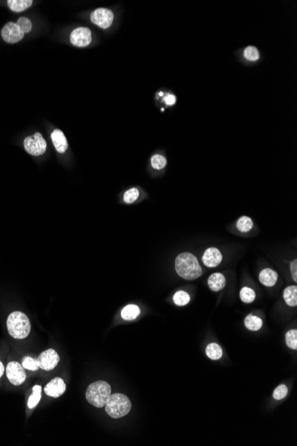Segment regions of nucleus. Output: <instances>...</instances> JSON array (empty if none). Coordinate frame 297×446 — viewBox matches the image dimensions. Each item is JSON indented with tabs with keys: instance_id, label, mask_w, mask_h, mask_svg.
Listing matches in <instances>:
<instances>
[{
	"instance_id": "obj_3",
	"label": "nucleus",
	"mask_w": 297,
	"mask_h": 446,
	"mask_svg": "<svg viewBox=\"0 0 297 446\" xmlns=\"http://www.w3.org/2000/svg\"><path fill=\"white\" fill-rule=\"evenodd\" d=\"M111 395V386L107 382L99 380L92 383L91 385L88 387L86 397L89 404H91L97 408H102L103 406H105L107 401L109 400Z\"/></svg>"
},
{
	"instance_id": "obj_31",
	"label": "nucleus",
	"mask_w": 297,
	"mask_h": 446,
	"mask_svg": "<svg viewBox=\"0 0 297 446\" xmlns=\"http://www.w3.org/2000/svg\"><path fill=\"white\" fill-rule=\"evenodd\" d=\"M287 388L285 385L278 386L273 392V397L276 400H282L287 395Z\"/></svg>"
},
{
	"instance_id": "obj_21",
	"label": "nucleus",
	"mask_w": 297,
	"mask_h": 446,
	"mask_svg": "<svg viewBox=\"0 0 297 446\" xmlns=\"http://www.w3.org/2000/svg\"><path fill=\"white\" fill-rule=\"evenodd\" d=\"M206 355L211 360H219L222 356V350L221 347L215 343H211L206 347Z\"/></svg>"
},
{
	"instance_id": "obj_10",
	"label": "nucleus",
	"mask_w": 297,
	"mask_h": 446,
	"mask_svg": "<svg viewBox=\"0 0 297 446\" xmlns=\"http://www.w3.org/2000/svg\"><path fill=\"white\" fill-rule=\"evenodd\" d=\"M38 362L39 367L44 370H52L57 366L58 362L60 361L57 352L53 349L42 352L38 356Z\"/></svg>"
},
{
	"instance_id": "obj_22",
	"label": "nucleus",
	"mask_w": 297,
	"mask_h": 446,
	"mask_svg": "<svg viewBox=\"0 0 297 446\" xmlns=\"http://www.w3.org/2000/svg\"><path fill=\"white\" fill-rule=\"evenodd\" d=\"M253 221L251 218L247 216H242L237 222V228L242 233H248L253 228Z\"/></svg>"
},
{
	"instance_id": "obj_35",
	"label": "nucleus",
	"mask_w": 297,
	"mask_h": 446,
	"mask_svg": "<svg viewBox=\"0 0 297 446\" xmlns=\"http://www.w3.org/2000/svg\"><path fill=\"white\" fill-rule=\"evenodd\" d=\"M163 96V93H162V92H160V96Z\"/></svg>"
},
{
	"instance_id": "obj_28",
	"label": "nucleus",
	"mask_w": 297,
	"mask_h": 446,
	"mask_svg": "<svg viewBox=\"0 0 297 446\" xmlns=\"http://www.w3.org/2000/svg\"><path fill=\"white\" fill-rule=\"evenodd\" d=\"M286 342L287 347L296 350L297 349V331L296 330H291L289 332H287L286 335Z\"/></svg>"
},
{
	"instance_id": "obj_13",
	"label": "nucleus",
	"mask_w": 297,
	"mask_h": 446,
	"mask_svg": "<svg viewBox=\"0 0 297 446\" xmlns=\"http://www.w3.org/2000/svg\"><path fill=\"white\" fill-rule=\"evenodd\" d=\"M51 138L54 145V148L58 153H63L66 152V150L68 149V142L62 131L59 130H54L51 135Z\"/></svg>"
},
{
	"instance_id": "obj_6",
	"label": "nucleus",
	"mask_w": 297,
	"mask_h": 446,
	"mask_svg": "<svg viewBox=\"0 0 297 446\" xmlns=\"http://www.w3.org/2000/svg\"><path fill=\"white\" fill-rule=\"evenodd\" d=\"M6 374L12 385L21 386L26 380V372L22 363L12 361L6 367Z\"/></svg>"
},
{
	"instance_id": "obj_9",
	"label": "nucleus",
	"mask_w": 297,
	"mask_h": 446,
	"mask_svg": "<svg viewBox=\"0 0 297 446\" xmlns=\"http://www.w3.org/2000/svg\"><path fill=\"white\" fill-rule=\"evenodd\" d=\"M92 41L91 31L86 27L77 28L70 34V42L78 47H86Z\"/></svg>"
},
{
	"instance_id": "obj_14",
	"label": "nucleus",
	"mask_w": 297,
	"mask_h": 446,
	"mask_svg": "<svg viewBox=\"0 0 297 446\" xmlns=\"http://www.w3.org/2000/svg\"><path fill=\"white\" fill-rule=\"evenodd\" d=\"M278 274L271 268L263 269L259 275L260 282L266 287L274 286L278 281Z\"/></svg>"
},
{
	"instance_id": "obj_16",
	"label": "nucleus",
	"mask_w": 297,
	"mask_h": 446,
	"mask_svg": "<svg viewBox=\"0 0 297 446\" xmlns=\"http://www.w3.org/2000/svg\"><path fill=\"white\" fill-rule=\"evenodd\" d=\"M32 3V0H8V6L12 11L20 13L31 8Z\"/></svg>"
},
{
	"instance_id": "obj_23",
	"label": "nucleus",
	"mask_w": 297,
	"mask_h": 446,
	"mask_svg": "<svg viewBox=\"0 0 297 446\" xmlns=\"http://www.w3.org/2000/svg\"><path fill=\"white\" fill-rule=\"evenodd\" d=\"M22 365L25 370L31 371H36L40 368L38 359L32 358L31 356H25L22 361Z\"/></svg>"
},
{
	"instance_id": "obj_24",
	"label": "nucleus",
	"mask_w": 297,
	"mask_h": 446,
	"mask_svg": "<svg viewBox=\"0 0 297 446\" xmlns=\"http://www.w3.org/2000/svg\"><path fill=\"white\" fill-rule=\"evenodd\" d=\"M240 299L242 300V302L249 304V303H252L255 299V290H252V289L248 288V287H244L240 290Z\"/></svg>"
},
{
	"instance_id": "obj_2",
	"label": "nucleus",
	"mask_w": 297,
	"mask_h": 446,
	"mask_svg": "<svg viewBox=\"0 0 297 446\" xmlns=\"http://www.w3.org/2000/svg\"><path fill=\"white\" fill-rule=\"evenodd\" d=\"M7 328L12 338L16 340H24L31 333V322L25 313L21 311H15L8 315Z\"/></svg>"
},
{
	"instance_id": "obj_7",
	"label": "nucleus",
	"mask_w": 297,
	"mask_h": 446,
	"mask_svg": "<svg viewBox=\"0 0 297 446\" xmlns=\"http://www.w3.org/2000/svg\"><path fill=\"white\" fill-rule=\"evenodd\" d=\"M114 20V14L110 9L98 8L91 14V22L102 29L106 30L111 26Z\"/></svg>"
},
{
	"instance_id": "obj_26",
	"label": "nucleus",
	"mask_w": 297,
	"mask_h": 446,
	"mask_svg": "<svg viewBox=\"0 0 297 446\" xmlns=\"http://www.w3.org/2000/svg\"><path fill=\"white\" fill-rule=\"evenodd\" d=\"M244 57L248 61H256L259 60L260 53L255 46H249L244 50Z\"/></svg>"
},
{
	"instance_id": "obj_4",
	"label": "nucleus",
	"mask_w": 297,
	"mask_h": 446,
	"mask_svg": "<svg viewBox=\"0 0 297 446\" xmlns=\"http://www.w3.org/2000/svg\"><path fill=\"white\" fill-rule=\"evenodd\" d=\"M132 408L129 398L123 394L111 395L105 404V411L113 419L122 418L128 414Z\"/></svg>"
},
{
	"instance_id": "obj_33",
	"label": "nucleus",
	"mask_w": 297,
	"mask_h": 446,
	"mask_svg": "<svg viewBox=\"0 0 297 446\" xmlns=\"http://www.w3.org/2000/svg\"><path fill=\"white\" fill-rule=\"evenodd\" d=\"M290 270H291V274H292V276H293V281L297 282V260H293V262L291 263Z\"/></svg>"
},
{
	"instance_id": "obj_17",
	"label": "nucleus",
	"mask_w": 297,
	"mask_h": 446,
	"mask_svg": "<svg viewBox=\"0 0 297 446\" xmlns=\"http://www.w3.org/2000/svg\"><path fill=\"white\" fill-rule=\"evenodd\" d=\"M283 297L287 305L289 306L297 305V288L296 286H288L283 292Z\"/></svg>"
},
{
	"instance_id": "obj_8",
	"label": "nucleus",
	"mask_w": 297,
	"mask_h": 446,
	"mask_svg": "<svg viewBox=\"0 0 297 446\" xmlns=\"http://www.w3.org/2000/svg\"><path fill=\"white\" fill-rule=\"evenodd\" d=\"M1 36L8 44L19 42L24 38V33L15 23H8L1 31Z\"/></svg>"
},
{
	"instance_id": "obj_5",
	"label": "nucleus",
	"mask_w": 297,
	"mask_h": 446,
	"mask_svg": "<svg viewBox=\"0 0 297 446\" xmlns=\"http://www.w3.org/2000/svg\"><path fill=\"white\" fill-rule=\"evenodd\" d=\"M23 145H24V149L27 153L31 155H33V156L42 155L46 153V147H47L46 140L43 138L42 135L38 132L35 133L31 137L25 138L24 142H23Z\"/></svg>"
},
{
	"instance_id": "obj_11",
	"label": "nucleus",
	"mask_w": 297,
	"mask_h": 446,
	"mask_svg": "<svg viewBox=\"0 0 297 446\" xmlns=\"http://www.w3.org/2000/svg\"><path fill=\"white\" fill-rule=\"evenodd\" d=\"M66 390V385L61 377H55L45 387L44 391L48 397L57 398L63 395Z\"/></svg>"
},
{
	"instance_id": "obj_34",
	"label": "nucleus",
	"mask_w": 297,
	"mask_h": 446,
	"mask_svg": "<svg viewBox=\"0 0 297 446\" xmlns=\"http://www.w3.org/2000/svg\"><path fill=\"white\" fill-rule=\"evenodd\" d=\"M5 370H6V368H5L4 364H3V362L0 361V377L3 376Z\"/></svg>"
},
{
	"instance_id": "obj_30",
	"label": "nucleus",
	"mask_w": 297,
	"mask_h": 446,
	"mask_svg": "<svg viewBox=\"0 0 297 446\" xmlns=\"http://www.w3.org/2000/svg\"><path fill=\"white\" fill-rule=\"evenodd\" d=\"M139 197V191L137 188H132L128 191H126L124 195V202L128 204H131L135 202Z\"/></svg>"
},
{
	"instance_id": "obj_18",
	"label": "nucleus",
	"mask_w": 297,
	"mask_h": 446,
	"mask_svg": "<svg viewBox=\"0 0 297 446\" xmlns=\"http://www.w3.org/2000/svg\"><path fill=\"white\" fill-rule=\"evenodd\" d=\"M140 314V309L136 305H128L121 311V316L124 320L131 321L135 319Z\"/></svg>"
},
{
	"instance_id": "obj_1",
	"label": "nucleus",
	"mask_w": 297,
	"mask_h": 446,
	"mask_svg": "<svg viewBox=\"0 0 297 446\" xmlns=\"http://www.w3.org/2000/svg\"><path fill=\"white\" fill-rule=\"evenodd\" d=\"M175 271L182 278L192 281L202 275V268L194 255L189 252L181 253L175 260Z\"/></svg>"
},
{
	"instance_id": "obj_12",
	"label": "nucleus",
	"mask_w": 297,
	"mask_h": 446,
	"mask_svg": "<svg viewBox=\"0 0 297 446\" xmlns=\"http://www.w3.org/2000/svg\"><path fill=\"white\" fill-rule=\"evenodd\" d=\"M222 255L221 251L216 248H209L206 249L202 257V261L206 267L213 268L216 267L221 264Z\"/></svg>"
},
{
	"instance_id": "obj_25",
	"label": "nucleus",
	"mask_w": 297,
	"mask_h": 446,
	"mask_svg": "<svg viewBox=\"0 0 297 446\" xmlns=\"http://www.w3.org/2000/svg\"><path fill=\"white\" fill-rule=\"evenodd\" d=\"M190 300H191L190 295L183 290L177 291L174 296V302H175V305H179V306L187 305Z\"/></svg>"
},
{
	"instance_id": "obj_15",
	"label": "nucleus",
	"mask_w": 297,
	"mask_h": 446,
	"mask_svg": "<svg viewBox=\"0 0 297 446\" xmlns=\"http://www.w3.org/2000/svg\"><path fill=\"white\" fill-rule=\"evenodd\" d=\"M225 284L226 279L225 275L220 273H214L208 278V286L213 291H220L225 288Z\"/></svg>"
},
{
	"instance_id": "obj_19",
	"label": "nucleus",
	"mask_w": 297,
	"mask_h": 446,
	"mask_svg": "<svg viewBox=\"0 0 297 446\" xmlns=\"http://www.w3.org/2000/svg\"><path fill=\"white\" fill-rule=\"evenodd\" d=\"M245 325L246 327L252 332H256L263 326V321L261 318L255 315H248L245 319Z\"/></svg>"
},
{
	"instance_id": "obj_27",
	"label": "nucleus",
	"mask_w": 297,
	"mask_h": 446,
	"mask_svg": "<svg viewBox=\"0 0 297 446\" xmlns=\"http://www.w3.org/2000/svg\"><path fill=\"white\" fill-rule=\"evenodd\" d=\"M151 162H152L153 168H155L157 170H160L166 167L167 159L161 154H154L151 159Z\"/></svg>"
},
{
	"instance_id": "obj_29",
	"label": "nucleus",
	"mask_w": 297,
	"mask_h": 446,
	"mask_svg": "<svg viewBox=\"0 0 297 446\" xmlns=\"http://www.w3.org/2000/svg\"><path fill=\"white\" fill-rule=\"evenodd\" d=\"M16 24L18 25L20 30L23 31L24 35L29 33L32 30V23H31V20L28 19L27 17H21L17 21Z\"/></svg>"
},
{
	"instance_id": "obj_32",
	"label": "nucleus",
	"mask_w": 297,
	"mask_h": 446,
	"mask_svg": "<svg viewBox=\"0 0 297 446\" xmlns=\"http://www.w3.org/2000/svg\"><path fill=\"white\" fill-rule=\"evenodd\" d=\"M164 101L167 105L172 106V105H175V103H176V97H175V95L168 94V95L165 96Z\"/></svg>"
},
{
	"instance_id": "obj_20",
	"label": "nucleus",
	"mask_w": 297,
	"mask_h": 446,
	"mask_svg": "<svg viewBox=\"0 0 297 446\" xmlns=\"http://www.w3.org/2000/svg\"><path fill=\"white\" fill-rule=\"evenodd\" d=\"M41 392L42 388L40 386H34L32 389V394L28 400V407L33 409L38 405L39 401L41 399Z\"/></svg>"
}]
</instances>
